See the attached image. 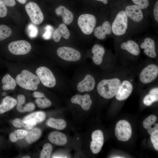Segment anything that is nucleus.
Returning <instances> with one entry per match:
<instances>
[{
	"instance_id": "2eb2a0df",
	"label": "nucleus",
	"mask_w": 158,
	"mask_h": 158,
	"mask_svg": "<svg viewBox=\"0 0 158 158\" xmlns=\"http://www.w3.org/2000/svg\"><path fill=\"white\" fill-rule=\"evenodd\" d=\"M95 83V81L93 76L88 74L78 83L77 89L80 92L91 91L94 89Z\"/></svg>"
},
{
	"instance_id": "58836bf2",
	"label": "nucleus",
	"mask_w": 158,
	"mask_h": 158,
	"mask_svg": "<svg viewBox=\"0 0 158 158\" xmlns=\"http://www.w3.org/2000/svg\"><path fill=\"white\" fill-rule=\"evenodd\" d=\"M25 121V125L24 127L26 130H29L33 128L37 124L35 121L33 119Z\"/></svg>"
},
{
	"instance_id": "4c0bfd02",
	"label": "nucleus",
	"mask_w": 158,
	"mask_h": 158,
	"mask_svg": "<svg viewBox=\"0 0 158 158\" xmlns=\"http://www.w3.org/2000/svg\"><path fill=\"white\" fill-rule=\"evenodd\" d=\"M151 141L155 150H158V132L150 136Z\"/></svg>"
},
{
	"instance_id": "aec40b11",
	"label": "nucleus",
	"mask_w": 158,
	"mask_h": 158,
	"mask_svg": "<svg viewBox=\"0 0 158 158\" xmlns=\"http://www.w3.org/2000/svg\"><path fill=\"white\" fill-rule=\"evenodd\" d=\"M157 119L155 116L151 115L145 119L143 122L144 128L147 130V132L151 135L158 132V124L155 123Z\"/></svg>"
},
{
	"instance_id": "9d476101",
	"label": "nucleus",
	"mask_w": 158,
	"mask_h": 158,
	"mask_svg": "<svg viewBox=\"0 0 158 158\" xmlns=\"http://www.w3.org/2000/svg\"><path fill=\"white\" fill-rule=\"evenodd\" d=\"M8 49L12 54L15 55H23L29 53L32 47L30 44L25 40L12 42L8 46Z\"/></svg>"
},
{
	"instance_id": "2f4dec72",
	"label": "nucleus",
	"mask_w": 158,
	"mask_h": 158,
	"mask_svg": "<svg viewBox=\"0 0 158 158\" xmlns=\"http://www.w3.org/2000/svg\"><path fill=\"white\" fill-rule=\"evenodd\" d=\"M35 102L38 107L42 109L49 107L51 105V101L45 96L42 98H37Z\"/></svg>"
},
{
	"instance_id": "f3484780",
	"label": "nucleus",
	"mask_w": 158,
	"mask_h": 158,
	"mask_svg": "<svg viewBox=\"0 0 158 158\" xmlns=\"http://www.w3.org/2000/svg\"><path fill=\"white\" fill-rule=\"evenodd\" d=\"M93 31L96 37L100 40H104L107 35H110L112 33L111 24L108 21H105L102 25L95 28Z\"/></svg>"
},
{
	"instance_id": "7c9ffc66",
	"label": "nucleus",
	"mask_w": 158,
	"mask_h": 158,
	"mask_svg": "<svg viewBox=\"0 0 158 158\" xmlns=\"http://www.w3.org/2000/svg\"><path fill=\"white\" fill-rule=\"evenodd\" d=\"M12 33L11 29L5 25H0V41L8 37Z\"/></svg>"
},
{
	"instance_id": "dca6fc26",
	"label": "nucleus",
	"mask_w": 158,
	"mask_h": 158,
	"mask_svg": "<svg viewBox=\"0 0 158 158\" xmlns=\"http://www.w3.org/2000/svg\"><path fill=\"white\" fill-rule=\"evenodd\" d=\"M71 101L73 104H79L85 111L90 109L92 103L90 96L88 94L83 95H75L72 97Z\"/></svg>"
},
{
	"instance_id": "09e8293b",
	"label": "nucleus",
	"mask_w": 158,
	"mask_h": 158,
	"mask_svg": "<svg viewBox=\"0 0 158 158\" xmlns=\"http://www.w3.org/2000/svg\"><path fill=\"white\" fill-rule=\"evenodd\" d=\"M112 158H123V157H121L120 156H114V157H112Z\"/></svg>"
},
{
	"instance_id": "79ce46f5",
	"label": "nucleus",
	"mask_w": 158,
	"mask_h": 158,
	"mask_svg": "<svg viewBox=\"0 0 158 158\" xmlns=\"http://www.w3.org/2000/svg\"><path fill=\"white\" fill-rule=\"evenodd\" d=\"M153 16L156 21L158 22V1H157L155 4L153 9Z\"/></svg>"
},
{
	"instance_id": "6e6552de",
	"label": "nucleus",
	"mask_w": 158,
	"mask_h": 158,
	"mask_svg": "<svg viewBox=\"0 0 158 158\" xmlns=\"http://www.w3.org/2000/svg\"><path fill=\"white\" fill-rule=\"evenodd\" d=\"M25 9L30 20L34 24L38 25L43 21L44 19L43 14L36 3L30 2L25 5Z\"/></svg>"
},
{
	"instance_id": "8fccbe9b",
	"label": "nucleus",
	"mask_w": 158,
	"mask_h": 158,
	"mask_svg": "<svg viewBox=\"0 0 158 158\" xmlns=\"http://www.w3.org/2000/svg\"><path fill=\"white\" fill-rule=\"evenodd\" d=\"M23 158H30V157L29 156H26L23 157Z\"/></svg>"
},
{
	"instance_id": "a878e982",
	"label": "nucleus",
	"mask_w": 158,
	"mask_h": 158,
	"mask_svg": "<svg viewBox=\"0 0 158 158\" xmlns=\"http://www.w3.org/2000/svg\"><path fill=\"white\" fill-rule=\"evenodd\" d=\"M1 82L3 84L2 89L4 90H13L16 87V80L9 74H6L3 78Z\"/></svg>"
},
{
	"instance_id": "20e7f679",
	"label": "nucleus",
	"mask_w": 158,
	"mask_h": 158,
	"mask_svg": "<svg viewBox=\"0 0 158 158\" xmlns=\"http://www.w3.org/2000/svg\"><path fill=\"white\" fill-rule=\"evenodd\" d=\"M97 20L95 17L90 14L80 15L78 20V24L82 32L85 35L91 34L95 27Z\"/></svg>"
},
{
	"instance_id": "bb28decb",
	"label": "nucleus",
	"mask_w": 158,
	"mask_h": 158,
	"mask_svg": "<svg viewBox=\"0 0 158 158\" xmlns=\"http://www.w3.org/2000/svg\"><path fill=\"white\" fill-rule=\"evenodd\" d=\"M41 135V130L38 128H35L28 131L25 139L28 143L32 144L38 140Z\"/></svg>"
},
{
	"instance_id": "0eeeda50",
	"label": "nucleus",
	"mask_w": 158,
	"mask_h": 158,
	"mask_svg": "<svg viewBox=\"0 0 158 158\" xmlns=\"http://www.w3.org/2000/svg\"><path fill=\"white\" fill-rule=\"evenodd\" d=\"M36 73L42 84L49 88L54 87L56 85V78L51 72L45 66H41L37 69Z\"/></svg>"
},
{
	"instance_id": "1a4fd4ad",
	"label": "nucleus",
	"mask_w": 158,
	"mask_h": 158,
	"mask_svg": "<svg viewBox=\"0 0 158 158\" xmlns=\"http://www.w3.org/2000/svg\"><path fill=\"white\" fill-rule=\"evenodd\" d=\"M58 56L62 59L68 61L75 62L80 59L81 55L78 50L70 47L59 48L56 51Z\"/></svg>"
},
{
	"instance_id": "c03bdc74",
	"label": "nucleus",
	"mask_w": 158,
	"mask_h": 158,
	"mask_svg": "<svg viewBox=\"0 0 158 158\" xmlns=\"http://www.w3.org/2000/svg\"><path fill=\"white\" fill-rule=\"evenodd\" d=\"M17 105L23 106L25 102V97L22 95H18L17 97Z\"/></svg>"
},
{
	"instance_id": "3c124183",
	"label": "nucleus",
	"mask_w": 158,
	"mask_h": 158,
	"mask_svg": "<svg viewBox=\"0 0 158 158\" xmlns=\"http://www.w3.org/2000/svg\"><path fill=\"white\" fill-rule=\"evenodd\" d=\"M6 93L5 92H4L2 93V95L3 96L5 95H6Z\"/></svg>"
},
{
	"instance_id": "c85d7f7f",
	"label": "nucleus",
	"mask_w": 158,
	"mask_h": 158,
	"mask_svg": "<svg viewBox=\"0 0 158 158\" xmlns=\"http://www.w3.org/2000/svg\"><path fill=\"white\" fill-rule=\"evenodd\" d=\"M46 115L42 111H38L32 113L25 116L23 119L24 121L29 119H34L37 124L43 121L45 119Z\"/></svg>"
},
{
	"instance_id": "ea45409f",
	"label": "nucleus",
	"mask_w": 158,
	"mask_h": 158,
	"mask_svg": "<svg viewBox=\"0 0 158 158\" xmlns=\"http://www.w3.org/2000/svg\"><path fill=\"white\" fill-rule=\"evenodd\" d=\"M13 125L17 128L24 127L25 125V121L19 118H16L13 121Z\"/></svg>"
},
{
	"instance_id": "f03ea898",
	"label": "nucleus",
	"mask_w": 158,
	"mask_h": 158,
	"mask_svg": "<svg viewBox=\"0 0 158 158\" xmlns=\"http://www.w3.org/2000/svg\"><path fill=\"white\" fill-rule=\"evenodd\" d=\"M15 80L21 87L30 90L37 89L40 80L37 76L27 70H22L17 75Z\"/></svg>"
},
{
	"instance_id": "b1692460",
	"label": "nucleus",
	"mask_w": 158,
	"mask_h": 158,
	"mask_svg": "<svg viewBox=\"0 0 158 158\" xmlns=\"http://www.w3.org/2000/svg\"><path fill=\"white\" fill-rule=\"evenodd\" d=\"M17 104V101L9 96L5 97L0 104V114H2L12 109Z\"/></svg>"
},
{
	"instance_id": "6ab92c4d",
	"label": "nucleus",
	"mask_w": 158,
	"mask_h": 158,
	"mask_svg": "<svg viewBox=\"0 0 158 158\" xmlns=\"http://www.w3.org/2000/svg\"><path fill=\"white\" fill-rule=\"evenodd\" d=\"M91 52L93 54L92 59L94 63L97 65L101 64L105 53L104 47L100 45L95 44L92 49Z\"/></svg>"
},
{
	"instance_id": "4468645a",
	"label": "nucleus",
	"mask_w": 158,
	"mask_h": 158,
	"mask_svg": "<svg viewBox=\"0 0 158 158\" xmlns=\"http://www.w3.org/2000/svg\"><path fill=\"white\" fill-rule=\"evenodd\" d=\"M140 47L143 49L144 53L149 57L155 58L156 57L155 43L152 38L149 37L145 38L140 44Z\"/></svg>"
},
{
	"instance_id": "49530a36",
	"label": "nucleus",
	"mask_w": 158,
	"mask_h": 158,
	"mask_svg": "<svg viewBox=\"0 0 158 158\" xmlns=\"http://www.w3.org/2000/svg\"><path fill=\"white\" fill-rule=\"evenodd\" d=\"M17 0L20 4H25L27 1V0Z\"/></svg>"
},
{
	"instance_id": "ddd939ff",
	"label": "nucleus",
	"mask_w": 158,
	"mask_h": 158,
	"mask_svg": "<svg viewBox=\"0 0 158 158\" xmlns=\"http://www.w3.org/2000/svg\"><path fill=\"white\" fill-rule=\"evenodd\" d=\"M128 18L136 23L141 22L144 18L142 9L135 5H128L124 10Z\"/></svg>"
},
{
	"instance_id": "7ed1b4c3",
	"label": "nucleus",
	"mask_w": 158,
	"mask_h": 158,
	"mask_svg": "<svg viewBox=\"0 0 158 158\" xmlns=\"http://www.w3.org/2000/svg\"><path fill=\"white\" fill-rule=\"evenodd\" d=\"M128 19L124 10H121L117 13L111 24L112 32L114 35L120 36L126 33L128 28Z\"/></svg>"
},
{
	"instance_id": "c756f323",
	"label": "nucleus",
	"mask_w": 158,
	"mask_h": 158,
	"mask_svg": "<svg viewBox=\"0 0 158 158\" xmlns=\"http://www.w3.org/2000/svg\"><path fill=\"white\" fill-rule=\"evenodd\" d=\"M28 133V131L23 129H18L11 133L9 136L10 141L15 142L25 138Z\"/></svg>"
},
{
	"instance_id": "f704fd0d",
	"label": "nucleus",
	"mask_w": 158,
	"mask_h": 158,
	"mask_svg": "<svg viewBox=\"0 0 158 158\" xmlns=\"http://www.w3.org/2000/svg\"><path fill=\"white\" fill-rule=\"evenodd\" d=\"M45 29V31L42 35V37L46 40H49L51 37L53 35L54 28L51 25H47Z\"/></svg>"
},
{
	"instance_id": "de8ad7c7",
	"label": "nucleus",
	"mask_w": 158,
	"mask_h": 158,
	"mask_svg": "<svg viewBox=\"0 0 158 158\" xmlns=\"http://www.w3.org/2000/svg\"><path fill=\"white\" fill-rule=\"evenodd\" d=\"M97 1L102 2L104 4H107L108 3V0H96Z\"/></svg>"
},
{
	"instance_id": "a18cd8bd",
	"label": "nucleus",
	"mask_w": 158,
	"mask_h": 158,
	"mask_svg": "<svg viewBox=\"0 0 158 158\" xmlns=\"http://www.w3.org/2000/svg\"><path fill=\"white\" fill-rule=\"evenodd\" d=\"M33 95L34 97L37 98H42L45 96L43 93L37 91L33 93Z\"/></svg>"
},
{
	"instance_id": "4be33fe9",
	"label": "nucleus",
	"mask_w": 158,
	"mask_h": 158,
	"mask_svg": "<svg viewBox=\"0 0 158 158\" xmlns=\"http://www.w3.org/2000/svg\"><path fill=\"white\" fill-rule=\"evenodd\" d=\"M56 14L62 17V20L65 24H70L73 19L72 13L63 6H60L55 9Z\"/></svg>"
},
{
	"instance_id": "473e14b6",
	"label": "nucleus",
	"mask_w": 158,
	"mask_h": 158,
	"mask_svg": "<svg viewBox=\"0 0 158 158\" xmlns=\"http://www.w3.org/2000/svg\"><path fill=\"white\" fill-rule=\"evenodd\" d=\"M52 150L51 145L49 143L45 144L43 146L40 155L41 158H49Z\"/></svg>"
},
{
	"instance_id": "37998d69",
	"label": "nucleus",
	"mask_w": 158,
	"mask_h": 158,
	"mask_svg": "<svg viewBox=\"0 0 158 158\" xmlns=\"http://www.w3.org/2000/svg\"><path fill=\"white\" fill-rule=\"evenodd\" d=\"M6 6L13 7L16 4L15 0H0Z\"/></svg>"
},
{
	"instance_id": "9b49d317",
	"label": "nucleus",
	"mask_w": 158,
	"mask_h": 158,
	"mask_svg": "<svg viewBox=\"0 0 158 158\" xmlns=\"http://www.w3.org/2000/svg\"><path fill=\"white\" fill-rule=\"evenodd\" d=\"M133 89L132 83L128 80L122 81L115 97L117 100L122 101L127 99L131 94Z\"/></svg>"
},
{
	"instance_id": "cd10ccee",
	"label": "nucleus",
	"mask_w": 158,
	"mask_h": 158,
	"mask_svg": "<svg viewBox=\"0 0 158 158\" xmlns=\"http://www.w3.org/2000/svg\"><path fill=\"white\" fill-rule=\"evenodd\" d=\"M49 126L58 130H62L67 126L66 122L63 119H55L52 118H49L46 122Z\"/></svg>"
},
{
	"instance_id": "72a5a7b5",
	"label": "nucleus",
	"mask_w": 158,
	"mask_h": 158,
	"mask_svg": "<svg viewBox=\"0 0 158 158\" xmlns=\"http://www.w3.org/2000/svg\"><path fill=\"white\" fill-rule=\"evenodd\" d=\"M35 108L34 104L32 102L28 103L24 107L19 106L16 107L17 110L20 112H30L33 110Z\"/></svg>"
},
{
	"instance_id": "a211bd4d",
	"label": "nucleus",
	"mask_w": 158,
	"mask_h": 158,
	"mask_svg": "<svg viewBox=\"0 0 158 158\" xmlns=\"http://www.w3.org/2000/svg\"><path fill=\"white\" fill-rule=\"evenodd\" d=\"M120 47L122 49L126 51L134 56H138L140 53V48L138 44L132 40H128L122 42Z\"/></svg>"
},
{
	"instance_id": "e433bc0d",
	"label": "nucleus",
	"mask_w": 158,
	"mask_h": 158,
	"mask_svg": "<svg viewBox=\"0 0 158 158\" xmlns=\"http://www.w3.org/2000/svg\"><path fill=\"white\" fill-rule=\"evenodd\" d=\"M29 36L31 38L36 37L37 34L38 29L36 26L32 24H29L28 27Z\"/></svg>"
},
{
	"instance_id": "f8f14e48",
	"label": "nucleus",
	"mask_w": 158,
	"mask_h": 158,
	"mask_svg": "<svg viewBox=\"0 0 158 158\" xmlns=\"http://www.w3.org/2000/svg\"><path fill=\"white\" fill-rule=\"evenodd\" d=\"M92 139L90 145V149L94 154L98 153L101 150L104 143V135L102 131L97 130L92 133Z\"/></svg>"
},
{
	"instance_id": "5701e85b",
	"label": "nucleus",
	"mask_w": 158,
	"mask_h": 158,
	"mask_svg": "<svg viewBox=\"0 0 158 158\" xmlns=\"http://www.w3.org/2000/svg\"><path fill=\"white\" fill-rule=\"evenodd\" d=\"M48 138L52 143L60 146L65 145L67 141L66 135L63 133L58 131L50 133L49 135Z\"/></svg>"
},
{
	"instance_id": "393cba45",
	"label": "nucleus",
	"mask_w": 158,
	"mask_h": 158,
	"mask_svg": "<svg viewBox=\"0 0 158 158\" xmlns=\"http://www.w3.org/2000/svg\"><path fill=\"white\" fill-rule=\"evenodd\" d=\"M158 100V88L157 87H154L150 90L149 93L144 98L143 103L147 106H150Z\"/></svg>"
},
{
	"instance_id": "423d86ee",
	"label": "nucleus",
	"mask_w": 158,
	"mask_h": 158,
	"mask_svg": "<svg viewBox=\"0 0 158 158\" xmlns=\"http://www.w3.org/2000/svg\"><path fill=\"white\" fill-rule=\"evenodd\" d=\"M158 75V66L154 63L147 65L141 71L139 75L140 82L144 84H148L154 81Z\"/></svg>"
},
{
	"instance_id": "c9c22d12",
	"label": "nucleus",
	"mask_w": 158,
	"mask_h": 158,
	"mask_svg": "<svg viewBox=\"0 0 158 158\" xmlns=\"http://www.w3.org/2000/svg\"><path fill=\"white\" fill-rule=\"evenodd\" d=\"M135 5L138 6L141 9L147 8L149 5L148 0H132Z\"/></svg>"
},
{
	"instance_id": "f257e3e1",
	"label": "nucleus",
	"mask_w": 158,
	"mask_h": 158,
	"mask_svg": "<svg viewBox=\"0 0 158 158\" xmlns=\"http://www.w3.org/2000/svg\"><path fill=\"white\" fill-rule=\"evenodd\" d=\"M121 82L120 79L117 77L103 79L97 85V92L104 98L111 99L115 96Z\"/></svg>"
},
{
	"instance_id": "412c9836",
	"label": "nucleus",
	"mask_w": 158,
	"mask_h": 158,
	"mask_svg": "<svg viewBox=\"0 0 158 158\" xmlns=\"http://www.w3.org/2000/svg\"><path fill=\"white\" fill-rule=\"evenodd\" d=\"M70 35V31L66 25L64 23H61L54 31L53 38L55 42H57L60 41L62 37L65 39H68Z\"/></svg>"
},
{
	"instance_id": "a19ab883",
	"label": "nucleus",
	"mask_w": 158,
	"mask_h": 158,
	"mask_svg": "<svg viewBox=\"0 0 158 158\" xmlns=\"http://www.w3.org/2000/svg\"><path fill=\"white\" fill-rule=\"evenodd\" d=\"M7 9L6 6L0 1V18H3L6 16Z\"/></svg>"
},
{
	"instance_id": "39448f33",
	"label": "nucleus",
	"mask_w": 158,
	"mask_h": 158,
	"mask_svg": "<svg viewBox=\"0 0 158 158\" xmlns=\"http://www.w3.org/2000/svg\"><path fill=\"white\" fill-rule=\"evenodd\" d=\"M116 136L119 141L125 142L131 138L132 130L130 123L125 120L118 121L115 129Z\"/></svg>"
}]
</instances>
